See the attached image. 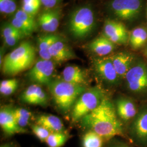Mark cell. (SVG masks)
Listing matches in <instances>:
<instances>
[{"label": "cell", "mask_w": 147, "mask_h": 147, "mask_svg": "<svg viewBox=\"0 0 147 147\" xmlns=\"http://www.w3.org/2000/svg\"><path fill=\"white\" fill-rule=\"evenodd\" d=\"M13 116L18 126L24 128L28 125L31 113L24 108H15L13 109Z\"/></svg>", "instance_id": "24"}, {"label": "cell", "mask_w": 147, "mask_h": 147, "mask_svg": "<svg viewBox=\"0 0 147 147\" xmlns=\"http://www.w3.org/2000/svg\"><path fill=\"white\" fill-rule=\"evenodd\" d=\"M0 147H16V146L12 143H8L1 145Z\"/></svg>", "instance_id": "38"}, {"label": "cell", "mask_w": 147, "mask_h": 147, "mask_svg": "<svg viewBox=\"0 0 147 147\" xmlns=\"http://www.w3.org/2000/svg\"><path fill=\"white\" fill-rule=\"evenodd\" d=\"M105 147H133L125 141L118 139H111Z\"/></svg>", "instance_id": "32"}, {"label": "cell", "mask_w": 147, "mask_h": 147, "mask_svg": "<svg viewBox=\"0 0 147 147\" xmlns=\"http://www.w3.org/2000/svg\"><path fill=\"white\" fill-rule=\"evenodd\" d=\"M40 8V6L33 5H28V4H22V9L23 11L26 12L27 13L34 16L37 13Z\"/></svg>", "instance_id": "34"}, {"label": "cell", "mask_w": 147, "mask_h": 147, "mask_svg": "<svg viewBox=\"0 0 147 147\" xmlns=\"http://www.w3.org/2000/svg\"><path fill=\"white\" fill-rule=\"evenodd\" d=\"M18 87V82L8 86L6 87H0V93L1 94L5 96H8L13 94Z\"/></svg>", "instance_id": "33"}, {"label": "cell", "mask_w": 147, "mask_h": 147, "mask_svg": "<svg viewBox=\"0 0 147 147\" xmlns=\"http://www.w3.org/2000/svg\"></svg>", "instance_id": "40"}, {"label": "cell", "mask_w": 147, "mask_h": 147, "mask_svg": "<svg viewBox=\"0 0 147 147\" xmlns=\"http://www.w3.org/2000/svg\"><path fill=\"white\" fill-rule=\"evenodd\" d=\"M16 4L14 0H0V11L5 14H11L16 11Z\"/></svg>", "instance_id": "29"}, {"label": "cell", "mask_w": 147, "mask_h": 147, "mask_svg": "<svg viewBox=\"0 0 147 147\" xmlns=\"http://www.w3.org/2000/svg\"><path fill=\"white\" fill-rule=\"evenodd\" d=\"M95 16L92 9L88 6H83L75 10L70 16L69 31L77 38L87 37L95 26Z\"/></svg>", "instance_id": "5"}, {"label": "cell", "mask_w": 147, "mask_h": 147, "mask_svg": "<svg viewBox=\"0 0 147 147\" xmlns=\"http://www.w3.org/2000/svg\"><path fill=\"white\" fill-rule=\"evenodd\" d=\"M103 139L96 132L89 130L82 137L83 147H102Z\"/></svg>", "instance_id": "23"}, {"label": "cell", "mask_w": 147, "mask_h": 147, "mask_svg": "<svg viewBox=\"0 0 147 147\" xmlns=\"http://www.w3.org/2000/svg\"><path fill=\"white\" fill-rule=\"evenodd\" d=\"M114 105L118 117L124 121H132L138 111L135 101L128 97L118 98Z\"/></svg>", "instance_id": "14"}, {"label": "cell", "mask_w": 147, "mask_h": 147, "mask_svg": "<svg viewBox=\"0 0 147 147\" xmlns=\"http://www.w3.org/2000/svg\"><path fill=\"white\" fill-rule=\"evenodd\" d=\"M126 89L134 96L143 98L147 96V64L135 62L124 78Z\"/></svg>", "instance_id": "6"}, {"label": "cell", "mask_w": 147, "mask_h": 147, "mask_svg": "<svg viewBox=\"0 0 147 147\" xmlns=\"http://www.w3.org/2000/svg\"><path fill=\"white\" fill-rule=\"evenodd\" d=\"M24 36L21 33V32H19L12 35L11 37L7 38L4 39L5 43L8 47H13L15 45L17 42H18L22 37Z\"/></svg>", "instance_id": "31"}, {"label": "cell", "mask_w": 147, "mask_h": 147, "mask_svg": "<svg viewBox=\"0 0 147 147\" xmlns=\"http://www.w3.org/2000/svg\"><path fill=\"white\" fill-rule=\"evenodd\" d=\"M110 58L119 78L124 79L126 74L135 63L134 55L127 52H121Z\"/></svg>", "instance_id": "15"}, {"label": "cell", "mask_w": 147, "mask_h": 147, "mask_svg": "<svg viewBox=\"0 0 147 147\" xmlns=\"http://www.w3.org/2000/svg\"><path fill=\"white\" fill-rule=\"evenodd\" d=\"M21 101L31 105L46 106L48 103V97L40 85L33 84L28 87L22 93Z\"/></svg>", "instance_id": "13"}, {"label": "cell", "mask_w": 147, "mask_h": 147, "mask_svg": "<svg viewBox=\"0 0 147 147\" xmlns=\"http://www.w3.org/2000/svg\"><path fill=\"white\" fill-rule=\"evenodd\" d=\"M36 56L35 48L31 42H21L3 59V73L7 76H12L31 68L35 64Z\"/></svg>", "instance_id": "2"}, {"label": "cell", "mask_w": 147, "mask_h": 147, "mask_svg": "<svg viewBox=\"0 0 147 147\" xmlns=\"http://www.w3.org/2000/svg\"><path fill=\"white\" fill-rule=\"evenodd\" d=\"M60 12L58 10L44 11L38 18V24L44 31L54 32L59 24Z\"/></svg>", "instance_id": "18"}, {"label": "cell", "mask_w": 147, "mask_h": 147, "mask_svg": "<svg viewBox=\"0 0 147 147\" xmlns=\"http://www.w3.org/2000/svg\"><path fill=\"white\" fill-rule=\"evenodd\" d=\"M144 55L146 56V57L147 58V47L145 49V50L144 51Z\"/></svg>", "instance_id": "39"}, {"label": "cell", "mask_w": 147, "mask_h": 147, "mask_svg": "<svg viewBox=\"0 0 147 147\" xmlns=\"http://www.w3.org/2000/svg\"><path fill=\"white\" fill-rule=\"evenodd\" d=\"M113 14L122 20H132L141 11V0H113L110 4Z\"/></svg>", "instance_id": "10"}, {"label": "cell", "mask_w": 147, "mask_h": 147, "mask_svg": "<svg viewBox=\"0 0 147 147\" xmlns=\"http://www.w3.org/2000/svg\"><path fill=\"white\" fill-rule=\"evenodd\" d=\"M31 129L34 135L42 142H46L48 137L52 133L46 128L38 124L32 125Z\"/></svg>", "instance_id": "28"}, {"label": "cell", "mask_w": 147, "mask_h": 147, "mask_svg": "<svg viewBox=\"0 0 147 147\" xmlns=\"http://www.w3.org/2000/svg\"><path fill=\"white\" fill-rule=\"evenodd\" d=\"M52 60L57 63H61L76 58L71 49L61 39L55 42L49 49Z\"/></svg>", "instance_id": "16"}, {"label": "cell", "mask_w": 147, "mask_h": 147, "mask_svg": "<svg viewBox=\"0 0 147 147\" xmlns=\"http://www.w3.org/2000/svg\"><path fill=\"white\" fill-rule=\"evenodd\" d=\"M68 139V136L64 132H52L46 141L49 147H61Z\"/></svg>", "instance_id": "25"}, {"label": "cell", "mask_w": 147, "mask_h": 147, "mask_svg": "<svg viewBox=\"0 0 147 147\" xmlns=\"http://www.w3.org/2000/svg\"><path fill=\"white\" fill-rule=\"evenodd\" d=\"M105 97V92L100 86H96L87 89L80 95L74 106L71 112L72 121H80L98 107Z\"/></svg>", "instance_id": "4"}, {"label": "cell", "mask_w": 147, "mask_h": 147, "mask_svg": "<svg viewBox=\"0 0 147 147\" xmlns=\"http://www.w3.org/2000/svg\"><path fill=\"white\" fill-rule=\"evenodd\" d=\"M126 137L136 147H147V105H143L127 128Z\"/></svg>", "instance_id": "7"}, {"label": "cell", "mask_w": 147, "mask_h": 147, "mask_svg": "<svg viewBox=\"0 0 147 147\" xmlns=\"http://www.w3.org/2000/svg\"><path fill=\"white\" fill-rule=\"evenodd\" d=\"M129 42L134 50L143 47L147 42V30L143 27H137L133 30L129 37Z\"/></svg>", "instance_id": "22"}, {"label": "cell", "mask_w": 147, "mask_h": 147, "mask_svg": "<svg viewBox=\"0 0 147 147\" xmlns=\"http://www.w3.org/2000/svg\"><path fill=\"white\" fill-rule=\"evenodd\" d=\"M80 121L84 128L96 132L106 141L116 136L127 137L114 104L106 96L98 107Z\"/></svg>", "instance_id": "1"}, {"label": "cell", "mask_w": 147, "mask_h": 147, "mask_svg": "<svg viewBox=\"0 0 147 147\" xmlns=\"http://www.w3.org/2000/svg\"><path fill=\"white\" fill-rule=\"evenodd\" d=\"M105 37L114 44L124 45L129 40L128 33L125 26L121 22L107 20L104 28Z\"/></svg>", "instance_id": "11"}, {"label": "cell", "mask_w": 147, "mask_h": 147, "mask_svg": "<svg viewBox=\"0 0 147 147\" xmlns=\"http://www.w3.org/2000/svg\"><path fill=\"white\" fill-rule=\"evenodd\" d=\"M14 17L24 22L27 25L31 27L34 30L37 28V24L34 16L30 15L22 9H19L16 12Z\"/></svg>", "instance_id": "26"}, {"label": "cell", "mask_w": 147, "mask_h": 147, "mask_svg": "<svg viewBox=\"0 0 147 147\" xmlns=\"http://www.w3.org/2000/svg\"><path fill=\"white\" fill-rule=\"evenodd\" d=\"M60 37L55 34L42 36L38 38L39 54L41 58L46 60H52L49 49L53 44L60 40Z\"/></svg>", "instance_id": "21"}, {"label": "cell", "mask_w": 147, "mask_h": 147, "mask_svg": "<svg viewBox=\"0 0 147 147\" xmlns=\"http://www.w3.org/2000/svg\"><path fill=\"white\" fill-rule=\"evenodd\" d=\"M93 67L98 78L105 84L116 86L121 79L113 66L110 57H98L93 59Z\"/></svg>", "instance_id": "9"}, {"label": "cell", "mask_w": 147, "mask_h": 147, "mask_svg": "<svg viewBox=\"0 0 147 147\" xmlns=\"http://www.w3.org/2000/svg\"><path fill=\"white\" fill-rule=\"evenodd\" d=\"M54 71L55 65L53 60L40 58L30 69L27 76L32 82L47 86L53 80Z\"/></svg>", "instance_id": "8"}, {"label": "cell", "mask_w": 147, "mask_h": 147, "mask_svg": "<svg viewBox=\"0 0 147 147\" xmlns=\"http://www.w3.org/2000/svg\"><path fill=\"white\" fill-rule=\"evenodd\" d=\"M64 81L72 84L86 86L88 83L87 74L84 69L76 65H69L62 72Z\"/></svg>", "instance_id": "17"}, {"label": "cell", "mask_w": 147, "mask_h": 147, "mask_svg": "<svg viewBox=\"0 0 147 147\" xmlns=\"http://www.w3.org/2000/svg\"><path fill=\"white\" fill-rule=\"evenodd\" d=\"M20 32L18 29H16L11 24H7L3 26L2 30V36L3 39L11 37L12 35Z\"/></svg>", "instance_id": "30"}, {"label": "cell", "mask_w": 147, "mask_h": 147, "mask_svg": "<svg viewBox=\"0 0 147 147\" xmlns=\"http://www.w3.org/2000/svg\"><path fill=\"white\" fill-rule=\"evenodd\" d=\"M11 24L20 32L24 36H29L35 31L31 27L27 25L25 23L15 17L12 19Z\"/></svg>", "instance_id": "27"}, {"label": "cell", "mask_w": 147, "mask_h": 147, "mask_svg": "<svg viewBox=\"0 0 147 147\" xmlns=\"http://www.w3.org/2000/svg\"><path fill=\"white\" fill-rule=\"evenodd\" d=\"M18 82V80L16 79H11L9 80H3L0 83V87H6L8 86H10L11 84H14Z\"/></svg>", "instance_id": "36"}, {"label": "cell", "mask_w": 147, "mask_h": 147, "mask_svg": "<svg viewBox=\"0 0 147 147\" xmlns=\"http://www.w3.org/2000/svg\"><path fill=\"white\" fill-rule=\"evenodd\" d=\"M89 49L99 56H105L112 53L115 49V44L105 36L98 37L89 44Z\"/></svg>", "instance_id": "19"}, {"label": "cell", "mask_w": 147, "mask_h": 147, "mask_svg": "<svg viewBox=\"0 0 147 147\" xmlns=\"http://www.w3.org/2000/svg\"><path fill=\"white\" fill-rule=\"evenodd\" d=\"M57 107L66 113L73 108L80 95L87 90L86 86L67 82L63 80H53L47 86Z\"/></svg>", "instance_id": "3"}, {"label": "cell", "mask_w": 147, "mask_h": 147, "mask_svg": "<svg viewBox=\"0 0 147 147\" xmlns=\"http://www.w3.org/2000/svg\"><path fill=\"white\" fill-rule=\"evenodd\" d=\"M59 0H41V3L45 7L52 8L57 5Z\"/></svg>", "instance_id": "35"}, {"label": "cell", "mask_w": 147, "mask_h": 147, "mask_svg": "<svg viewBox=\"0 0 147 147\" xmlns=\"http://www.w3.org/2000/svg\"><path fill=\"white\" fill-rule=\"evenodd\" d=\"M22 4H28L40 6L41 0H22Z\"/></svg>", "instance_id": "37"}, {"label": "cell", "mask_w": 147, "mask_h": 147, "mask_svg": "<svg viewBox=\"0 0 147 147\" xmlns=\"http://www.w3.org/2000/svg\"><path fill=\"white\" fill-rule=\"evenodd\" d=\"M37 124L46 128L51 132H63L64 126L61 120L53 115H40L36 120Z\"/></svg>", "instance_id": "20"}, {"label": "cell", "mask_w": 147, "mask_h": 147, "mask_svg": "<svg viewBox=\"0 0 147 147\" xmlns=\"http://www.w3.org/2000/svg\"><path fill=\"white\" fill-rule=\"evenodd\" d=\"M13 109L9 106H3L0 110V125L4 134L8 136L26 132V130L16 124Z\"/></svg>", "instance_id": "12"}]
</instances>
